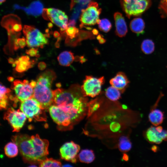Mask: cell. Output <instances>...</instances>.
<instances>
[{
  "label": "cell",
  "instance_id": "cell-1",
  "mask_svg": "<svg viewBox=\"0 0 167 167\" xmlns=\"http://www.w3.org/2000/svg\"><path fill=\"white\" fill-rule=\"evenodd\" d=\"M53 91V104L65 113L74 125L87 114L88 99L83 96L79 85H73L67 90L58 88Z\"/></svg>",
  "mask_w": 167,
  "mask_h": 167
},
{
  "label": "cell",
  "instance_id": "cell-2",
  "mask_svg": "<svg viewBox=\"0 0 167 167\" xmlns=\"http://www.w3.org/2000/svg\"><path fill=\"white\" fill-rule=\"evenodd\" d=\"M12 140L17 144L23 158L27 161L40 162L49 154V142L41 139L37 134L31 136L17 134L13 136Z\"/></svg>",
  "mask_w": 167,
  "mask_h": 167
},
{
  "label": "cell",
  "instance_id": "cell-3",
  "mask_svg": "<svg viewBox=\"0 0 167 167\" xmlns=\"http://www.w3.org/2000/svg\"><path fill=\"white\" fill-rule=\"evenodd\" d=\"M56 77L53 71L46 70L39 76L34 88L33 97L44 109H49L54 104V93L51 87Z\"/></svg>",
  "mask_w": 167,
  "mask_h": 167
},
{
  "label": "cell",
  "instance_id": "cell-4",
  "mask_svg": "<svg viewBox=\"0 0 167 167\" xmlns=\"http://www.w3.org/2000/svg\"><path fill=\"white\" fill-rule=\"evenodd\" d=\"M20 110L26 115L29 122L34 120L37 121H46L45 109L33 97L21 102Z\"/></svg>",
  "mask_w": 167,
  "mask_h": 167
},
{
  "label": "cell",
  "instance_id": "cell-5",
  "mask_svg": "<svg viewBox=\"0 0 167 167\" xmlns=\"http://www.w3.org/2000/svg\"><path fill=\"white\" fill-rule=\"evenodd\" d=\"M151 0H122L121 4L126 16L131 17L141 15L151 6Z\"/></svg>",
  "mask_w": 167,
  "mask_h": 167
},
{
  "label": "cell",
  "instance_id": "cell-6",
  "mask_svg": "<svg viewBox=\"0 0 167 167\" xmlns=\"http://www.w3.org/2000/svg\"><path fill=\"white\" fill-rule=\"evenodd\" d=\"M23 32L26 37L27 45L29 47L43 48L44 45L48 43L47 35L43 34L39 30L33 27L24 25Z\"/></svg>",
  "mask_w": 167,
  "mask_h": 167
},
{
  "label": "cell",
  "instance_id": "cell-7",
  "mask_svg": "<svg viewBox=\"0 0 167 167\" xmlns=\"http://www.w3.org/2000/svg\"><path fill=\"white\" fill-rule=\"evenodd\" d=\"M101 11V9L96 2H91L86 9L81 10L80 17V27L82 28L85 25H93L97 24Z\"/></svg>",
  "mask_w": 167,
  "mask_h": 167
},
{
  "label": "cell",
  "instance_id": "cell-8",
  "mask_svg": "<svg viewBox=\"0 0 167 167\" xmlns=\"http://www.w3.org/2000/svg\"><path fill=\"white\" fill-rule=\"evenodd\" d=\"M104 81L103 76L98 78L91 76H86L80 87L83 96L93 98L98 95L101 92Z\"/></svg>",
  "mask_w": 167,
  "mask_h": 167
},
{
  "label": "cell",
  "instance_id": "cell-9",
  "mask_svg": "<svg viewBox=\"0 0 167 167\" xmlns=\"http://www.w3.org/2000/svg\"><path fill=\"white\" fill-rule=\"evenodd\" d=\"M43 16L59 27L62 33L65 32L68 27V17L60 10L53 8L44 9Z\"/></svg>",
  "mask_w": 167,
  "mask_h": 167
},
{
  "label": "cell",
  "instance_id": "cell-10",
  "mask_svg": "<svg viewBox=\"0 0 167 167\" xmlns=\"http://www.w3.org/2000/svg\"><path fill=\"white\" fill-rule=\"evenodd\" d=\"M49 110L54 121L63 130H71L74 126L70 117L60 108L55 105H51Z\"/></svg>",
  "mask_w": 167,
  "mask_h": 167
},
{
  "label": "cell",
  "instance_id": "cell-11",
  "mask_svg": "<svg viewBox=\"0 0 167 167\" xmlns=\"http://www.w3.org/2000/svg\"><path fill=\"white\" fill-rule=\"evenodd\" d=\"M26 115L20 110L9 108L5 113L4 118L7 120L13 128V132H19L26 120Z\"/></svg>",
  "mask_w": 167,
  "mask_h": 167
},
{
  "label": "cell",
  "instance_id": "cell-12",
  "mask_svg": "<svg viewBox=\"0 0 167 167\" xmlns=\"http://www.w3.org/2000/svg\"><path fill=\"white\" fill-rule=\"evenodd\" d=\"M11 88L14 90L16 96L21 102L33 96L34 88L28 80H15Z\"/></svg>",
  "mask_w": 167,
  "mask_h": 167
},
{
  "label": "cell",
  "instance_id": "cell-13",
  "mask_svg": "<svg viewBox=\"0 0 167 167\" xmlns=\"http://www.w3.org/2000/svg\"><path fill=\"white\" fill-rule=\"evenodd\" d=\"M80 149L78 144L72 141L66 142L60 149L61 158L66 161L76 163L78 157V153Z\"/></svg>",
  "mask_w": 167,
  "mask_h": 167
},
{
  "label": "cell",
  "instance_id": "cell-14",
  "mask_svg": "<svg viewBox=\"0 0 167 167\" xmlns=\"http://www.w3.org/2000/svg\"><path fill=\"white\" fill-rule=\"evenodd\" d=\"M163 94L161 92L156 102L152 108L148 115V119L150 122L154 126H157L161 124L164 119V113L161 110L156 109L161 98Z\"/></svg>",
  "mask_w": 167,
  "mask_h": 167
},
{
  "label": "cell",
  "instance_id": "cell-15",
  "mask_svg": "<svg viewBox=\"0 0 167 167\" xmlns=\"http://www.w3.org/2000/svg\"><path fill=\"white\" fill-rule=\"evenodd\" d=\"M109 82L112 86L117 88L123 93L128 87L130 82L124 72H119L110 80Z\"/></svg>",
  "mask_w": 167,
  "mask_h": 167
},
{
  "label": "cell",
  "instance_id": "cell-16",
  "mask_svg": "<svg viewBox=\"0 0 167 167\" xmlns=\"http://www.w3.org/2000/svg\"><path fill=\"white\" fill-rule=\"evenodd\" d=\"M115 26V33L120 37L125 36L127 32L126 24L122 14L119 12H116L114 14Z\"/></svg>",
  "mask_w": 167,
  "mask_h": 167
},
{
  "label": "cell",
  "instance_id": "cell-17",
  "mask_svg": "<svg viewBox=\"0 0 167 167\" xmlns=\"http://www.w3.org/2000/svg\"><path fill=\"white\" fill-rule=\"evenodd\" d=\"M15 70L19 72H23L32 67L34 62L30 61L28 56H23L15 61Z\"/></svg>",
  "mask_w": 167,
  "mask_h": 167
},
{
  "label": "cell",
  "instance_id": "cell-18",
  "mask_svg": "<svg viewBox=\"0 0 167 167\" xmlns=\"http://www.w3.org/2000/svg\"><path fill=\"white\" fill-rule=\"evenodd\" d=\"M130 27L132 32L139 35L143 33L145 27V23L142 18H136L131 21Z\"/></svg>",
  "mask_w": 167,
  "mask_h": 167
},
{
  "label": "cell",
  "instance_id": "cell-19",
  "mask_svg": "<svg viewBox=\"0 0 167 167\" xmlns=\"http://www.w3.org/2000/svg\"><path fill=\"white\" fill-rule=\"evenodd\" d=\"M143 135L146 140L151 143L159 144L162 142L157 136V132L156 127L153 126L147 129L144 132Z\"/></svg>",
  "mask_w": 167,
  "mask_h": 167
},
{
  "label": "cell",
  "instance_id": "cell-20",
  "mask_svg": "<svg viewBox=\"0 0 167 167\" xmlns=\"http://www.w3.org/2000/svg\"><path fill=\"white\" fill-rule=\"evenodd\" d=\"M75 59L73 54L71 51H65L61 53L58 57L59 64L63 66H68L73 62Z\"/></svg>",
  "mask_w": 167,
  "mask_h": 167
},
{
  "label": "cell",
  "instance_id": "cell-21",
  "mask_svg": "<svg viewBox=\"0 0 167 167\" xmlns=\"http://www.w3.org/2000/svg\"><path fill=\"white\" fill-rule=\"evenodd\" d=\"M132 143L128 135H124L119 138L118 147L119 150L123 152L129 151L132 148Z\"/></svg>",
  "mask_w": 167,
  "mask_h": 167
},
{
  "label": "cell",
  "instance_id": "cell-22",
  "mask_svg": "<svg viewBox=\"0 0 167 167\" xmlns=\"http://www.w3.org/2000/svg\"><path fill=\"white\" fill-rule=\"evenodd\" d=\"M78 157L81 162L90 163L94 161L95 156L92 150L86 149L81 151L78 155Z\"/></svg>",
  "mask_w": 167,
  "mask_h": 167
},
{
  "label": "cell",
  "instance_id": "cell-23",
  "mask_svg": "<svg viewBox=\"0 0 167 167\" xmlns=\"http://www.w3.org/2000/svg\"><path fill=\"white\" fill-rule=\"evenodd\" d=\"M121 93L119 90L112 86L107 88L105 92L106 97L109 100L114 101L121 98Z\"/></svg>",
  "mask_w": 167,
  "mask_h": 167
},
{
  "label": "cell",
  "instance_id": "cell-24",
  "mask_svg": "<svg viewBox=\"0 0 167 167\" xmlns=\"http://www.w3.org/2000/svg\"><path fill=\"white\" fill-rule=\"evenodd\" d=\"M141 48L143 53L146 54H150L153 53L155 50V44L152 40L146 39L142 42Z\"/></svg>",
  "mask_w": 167,
  "mask_h": 167
},
{
  "label": "cell",
  "instance_id": "cell-25",
  "mask_svg": "<svg viewBox=\"0 0 167 167\" xmlns=\"http://www.w3.org/2000/svg\"><path fill=\"white\" fill-rule=\"evenodd\" d=\"M18 147L14 142L7 143L4 147V152L6 155L10 158L16 156L18 152Z\"/></svg>",
  "mask_w": 167,
  "mask_h": 167
},
{
  "label": "cell",
  "instance_id": "cell-26",
  "mask_svg": "<svg viewBox=\"0 0 167 167\" xmlns=\"http://www.w3.org/2000/svg\"><path fill=\"white\" fill-rule=\"evenodd\" d=\"M62 164L59 161L53 158H46L40 162L39 166L43 167H61Z\"/></svg>",
  "mask_w": 167,
  "mask_h": 167
},
{
  "label": "cell",
  "instance_id": "cell-27",
  "mask_svg": "<svg viewBox=\"0 0 167 167\" xmlns=\"http://www.w3.org/2000/svg\"><path fill=\"white\" fill-rule=\"evenodd\" d=\"M98 27L101 31L105 32H108L112 28V24L109 20L107 19H100L97 24Z\"/></svg>",
  "mask_w": 167,
  "mask_h": 167
},
{
  "label": "cell",
  "instance_id": "cell-28",
  "mask_svg": "<svg viewBox=\"0 0 167 167\" xmlns=\"http://www.w3.org/2000/svg\"><path fill=\"white\" fill-rule=\"evenodd\" d=\"M96 99L88 102L87 113L88 118L93 113L99 108L100 103Z\"/></svg>",
  "mask_w": 167,
  "mask_h": 167
},
{
  "label": "cell",
  "instance_id": "cell-29",
  "mask_svg": "<svg viewBox=\"0 0 167 167\" xmlns=\"http://www.w3.org/2000/svg\"><path fill=\"white\" fill-rule=\"evenodd\" d=\"M65 32L67 36L66 40L70 39H72L76 36L79 32V30L74 26H70L68 27Z\"/></svg>",
  "mask_w": 167,
  "mask_h": 167
},
{
  "label": "cell",
  "instance_id": "cell-30",
  "mask_svg": "<svg viewBox=\"0 0 167 167\" xmlns=\"http://www.w3.org/2000/svg\"><path fill=\"white\" fill-rule=\"evenodd\" d=\"M92 0H71V7L72 8L74 6L77 5L76 7L81 8L84 7L88 4H89Z\"/></svg>",
  "mask_w": 167,
  "mask_h": 167
},
{
  "label": "cell",
  "instance_id": "cell-31",
  "mask_svg": "<svg viewBox=\"0 0 167 167\" xmlns=\"http://www.w3.org/2000/svg\"><path fill=\"white\" fill-rule=\"evenodd\" d=\"M11 91L10 89L7 88L4 86L0 84V100H7L8 96L6 94L9 93Z\"/></svg>",
  "mask_w": 167,
  "mask_h": 167
},
{
  "label": "cell",
  "instance_id": "cell-32",
  "mask_svg": "<svg viewBox=\"0 0 167 167\" xmlns=\"http://www.w3.org/2000/svg\"><path fill=\"white\" fill-rule=\"evenodd\" d=\"M37 48L32 47L29 50H27L26 52L27 54L31 57L36 56L37 57Z\"/></svg>",
  "mask_w": 167,
  "mask_h": 167
},
{
  "label": "cell",
  "instance_id": "cell-33",
  "mask_svg": "<svg viewBox=\"0 0 167 167\" xmlns=\"http://www.w3.org/2000/svg\"><path fill=\"white\" fill-rule=\"evenodd\" d=\"M160 4L161 11H163L167 15V0H163L161 2Z\"/></svg>",
  "mask_w": 167,
  "mask_h": 167
},
{
  "label": "cell",
  "instance_id": "cell-34",
  "mask_svg": "<svg viewBox=\"0 0 167 167\" xmlns=\"http://www.w3.org/2000/svg\"><path fill=\"white\" fill-rule=\"evenodd\" d=\"M17 42L21 48H23L25 47L26 44V40L24 38L17 39Z\"/></svg>",
  "mask_w": 167,
  "mask_h": 167
},
{
  "label": "cell",
  "instance_id": "cell-35",
  "mask_svg": "<svg viewBox=\"0 0 167 167\" xmlns=\"http://www.w3.org/2000/svg\"><path fill=\"white\" fill-rule=\"evenodd\" d=\"M21 25L19 24H13L12 27V30L15 32H19L22 29Z\"/></svg>",
  "mask_w": 167,
  "mask_h": 167
},
{
  "label": "cell",
  "instance_id": "cell-36",
  "mask_svg": "<svg viewBox=\"0 0 167 167\" xmlns=\"http://www.w3.org/2000/svg\"><path fill=\"white\" fill-rule=\"evenodd\" d=\"M46 67V64L44 62H41L38 64L39 69L41 71L44 70Z\"/></svg>",
  "mask_w": 167,
  "mask_h": 167
},
{
  "label": "cell",
  "instance_id": "cell-37",
  "mask_svg": "<svg viewBox=\"0 0 167 167\" xmlns=\"http://www.w3.org/2000/svg\"><path fill=\"white\" fill-rule=\"evenodd\" d=\"M97 38V39L98 40L99 42L100 43L102 44L104 43L105 41V40L101 37V35H99Z\"/></svg>",
  "mask_w": 167,
  "mask_h": 167
},
{
  "label": "cell",
  "instance_id": "cell-38",
  "mask_svg": "<svg viewBox=\"0 0 167 167\" xmlns=\"http://www.w3.org/2000/svg\"><path fill=\"white\" fill-rule=\"evenodd\" d=\"M36 82L34 80H32L29 83L30 85L33 88L36 85Z\"/></svg>",
  "mask_w": 167,
  "mask_h": 167
},
{
  "label": "cell",
  "instance_id": "cell-39",
  "mask_svg": "<svg viewBox=\"0 0 167 167\" xmlns=\"http://www.w3.org/2000/svg\"><path fill=\"white\" fill-rule=\"evenodd\" d=\"M157 147H158L156 145L153 146L151 148L152 150L154 152H156L158 150Z\"/></svg>",
  "mask_w": 167,
  "mask_h": 167
},
{
  "label": "cell",
  "instance_id": "cell-40",
  "mask_svg": "<svg viewBox=\"0 0 167 167\" xmlns=\"http://www.w3.org/2000/svg\"><path fill=\"white\" fill-rule=\"evenodd\" d=\"M8 62L11 64H13L15 62V61L11 58H10L8 59Z\"/></svg>",
  "mask_w": 167,
  "mask_h": 167
},
{
  "label": "cell",
  "instance_id": "cell-41",
  "mask_svg": "<svg viewBox=\"0 0 167 167\" xmlns=\"http://www.w3.org/2000/svg\"><path fill=\"white\" fill-rule=\"evenodd\" d=\"M8 80L10 82H12L14 80V78L12 77H9L7 78Z\"/></svg>",
  "mask_w": 167,
  "mask_h": 167
},
{
  "label": "cell",
  "instance_id": "cell-42",
  "mask_svg": "<svg viewBox=\"0 0 167 167\" xmlns=\"http://www.w3.org/2000/svg\"><path fill=\"white\" fill-rule=\"evenodd\" d=\"M59 33H58V32H55L54 34V36L55 37H58L59 36Z\"/></svg>",
  "mask_w": 167,
  "mask_h": 167
},
{
  "label": "cell",
  "instance_id": "cell-43",
  "mask_svg": "<svg viewBox=\"0 0 167 167\" xmlns=\"http://www.w3.org/2000/svg\"><path fill=\"white\" fill-rule=\"evenodd\" d=\"M92 32L94 34L96 35L97 34L98 32L96 29H94L92 31Z\"/></svg>",
  "mask_w": 167,
  "mask_h": 167
},
{
  "label": "cell",
  "instance_id": "cell-44",
  "mask_svg": "<svg viewBox=\"0 0 167 167\" xmlns=\"http://www.w3.org/2000/svg\"><path fill=\"white\" fill-rule=\"evenodd\" d=\"M56 85V87L58 88H60L61 86V85L60 83H57Z\"/></svg>",
  "mask_w": 167,
  "mask_h": 167
},
{
  "label": "cell",
  "instance_id": "cell-45",
  "mask_svg": "<svg viewBox=\"0 0 167 167\" xmlns=\"http://www.w3.org/2000/svg\"><path fill=\"white\" fill-rule=\"evenodd\" d=\"M6 0H0V4H1L2 3L4 2Z\"/></svg>",
  "mask_w": 167,
  "mask_h": 167
}]
</instances>
